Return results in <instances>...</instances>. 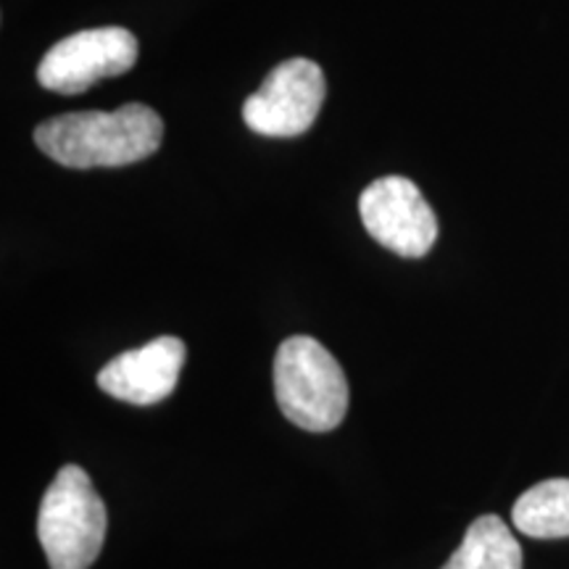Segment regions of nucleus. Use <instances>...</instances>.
<instances>
[{
    "label": "nucleus",
    "instance_id": "20e7f679",
    "mask_svg": "<svg viewBox=\"0 0 569 569\" xmlns=\"http://www.w3.org/2000/svg\"><path fill=\"white\" fill-rule=\"evenodd\" d=\"M325 98L322 67L311 59H288L277 63L243 103V122L264 138H298L317 122Z\"/></svg>",
    "mask_w": 569,
    "mask_h": 569
},
{
    "label": "nucleus",
    "instance_id": "7ed1b4c3",
    "mask_svg": "<svg viewBox=\"0 0 569 569\" xmlns=\"http://www.w3.org/2000/svg\"><path fill=\"white\" fill-rule=\"evenodd\" d=\"M106 503L82 467L67 465L56 475L38 515V538L51 569H88L101 557Z\"/></svg>",
    "mask_w": 569,
    "mask_h": 569
},
{
    "label": "nucleus",
    "instance_id": "f03ea898",
    "mask_svg": "<svg viewBox=\"0 0 569 569\" xmlns=\"http://www.w3.org/2000/svg\"><path fill=\"white\" fill-rule=\"evenodd\" d=\"M277 407L309 432H330L348 411V380L338 359L309 336L288 338L274 356Z\"/></svg>",
    "mask_w": 569,
    "mask_h": 569
},
{
    "label": "nucleus",
    "instance_id": "423d86ee",
    "mask_svg": "<svg viewBox=\"0 0 569 569\" xmlns=\"http://www.w3.org/2000/svg\"><path fill=\"white\" fill-rule=\"evenodd\" d=\"M367 232L403 259H422L438 240V217L407 177H380L359 198Z\"/></svg>",
    "mask_w": 569,
    "mask_h": 569
},
{
    "label": "nucleus",
    "instance_id": "1a4fd4ad",
    "mask_svg": "<svg viewBox=\"0 0 569 569\" xmlns=\"http://www.w3.org/2000/svg\"><path fill=\"white\" fill-rule=\"evenodd\" d=\"M511 522L528 538H569V480H543L517 498Z\"/></svg>",
    "mask_w": 569,
    "mask_h": 569
},
{
    "label": "nucleus",
    "instance_id": "6e6552de",
    "mask_svg": "<svg viewBox=\"0 0 569 569\" xmlns=\"http://www.w3.org/2000/svg\"><path fill=\"white\" fill-rule=\"evenodd\" d=\"M443 569H522V549L501 517L486 515L469 525Z\"/></svg>",
    "mask_w": 569,
    "mask_h": 569
},
{
    "label": "nucleus",
    "instance_id": "39448f33",
    "mask_svg": "<svg viewBox=\"0 0 569 569\" xmlns=\"http://www.w3.org/2000/svg\"><path fill=\"white\" fill-rule=\"evenodd\" d=\"M138 40L124 27L74 32L42 56L38 82L61 96H80L101 80L127 74L138 63Z\"/></svg>",
    "mask_w": 569,
    "mask_h": 569
},
{
    "label": "nucleus",
    "instance_id": "0eeeda50",
    "mask_svg": "<svg viewBox=\"0 0 569 569\" xmlns=\"http://www.w3.org/2000/svg\"><path fill=\"white\" fill-rule=\"evenodd\" d=\"M184 343L174 336H161L134 351L119 353L98 372L103 393L134 407H151L174 393L184 367Z\"/></svg>",
    "mask_w": 569,
    "mask_h": 569
},
{
    "label": "nucleus",
    "instance_id": "f257e3e1",
    "mask_svg": "<svg viewBox=\"0 0 569 569\" xmlns=\"http://www.w3.org/2000/svg\"><path fill=\"white\" fill-rule=\"evenodd\" d=\"M161 140V117L146 103H127L117 111L63 113L34 130L40 151L69 169L138 163L159 151Z\"/></svg>",
    "mask_w": 569,
    "mask_h": 569
}]
</instances>
